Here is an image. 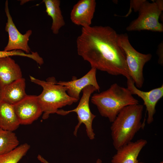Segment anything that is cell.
<instances>
[{"instance_id": "6da1fadb", "label": "cell", "mask_w": 163, "mask_h": 163, "mask_svg": "<svg viewBox=\"0 0 163 163\" xmlns=\"http://www.w3.org/2000/svg\"><path fill=\"white\" fill-rule=\"evenodd\" d=\"M118 34L108 26L82 27L76 39L78 54L91 68L114 75L130 78L124 53L118 41Z\"/></svg>"}, {"instance_id": "7a4b0ae2", "label": "cell", "mask_w": 163, "mask_h": 163, "mask_svg": "<svg viewBox=\"0 0 163 163\" xmlns=\"http://www.w3.org/2000/svg\"><path fill=\"white\" fill-rule=\"evenodd\" d=\"M144 106L129 105L119 113L110 127L113 145L117 150L132 141L136 134L143 127L141 120Z\"/></svg>"}, {"instance_id": "3957f363", "label": "cell", "mask_w": 163, "mask_h": 163, "mask_svg": "<svg viewBox=\"0 0 163 163\" xmlns=\"http://www.w3.org/2000/svg\"><path fill=\"white\" fill-rule=\"evenodd\" d=\"M92 103L97 107L101 115L112 123L120 112L125 107L139 104L127 88L117 83L112 84L106 90L94 94Z\"/></svg>"}, {"instance_id": "277c9868", "label": "cell", "mask_w": 163, "mask_h": 163, "mask_svg": "<svg viewBox=\"0 0 163 163\" xmlns=\"http://www.w3.org/2000/svg\"><path fill=\"white\" fill-rule=\"evenodd\" d=\"M31 82L41 86V93L37 96L38 101L45 120L51 114L56 113L59 109L70 105L78 100L70 97L67 93V88L57 84L53 77H49L46 81L41 80L30 76Z\"/></svg>"}, {"instance_id": "5b68a950", "label": "cell", "mask_w": 163, "mask_h": 163, "mask_svg": "<svg viewBox=\"0 0 163 163\" xmlns=\"http://www.w3.org/2000/svg\"><path fill=\"white\" fill-rule=\"evenodd\" d=\"M118 41L124 53L130 78L136 87L142 88L144 81L143 67L151 60L152 55L142 53L136 50L130 44L126 34H118Z\"/></svg>"}, {"instance_id": "8992f818", "label": "cell", "mask_w": 163, "mask_h": 163, "mask_svg": "<svg viewBox=\"0 0 163 163\" xmlns=\"http://www.w3.org/2000/svg\"><path fill=\"white\" fill-rule=\"evenodd\" d=\"M162 11L155 2L151 3L144 0L138 11V18L130 23L126 28V30L163 32V24L159 22Z\"/></svg>"}, {"instance_id": "52a82bcc", "label": "cell", "mask_w": 163, "mask_h": 163, "mask_svg": "<svg viewBox=\"0 0 163 163\" xmlns=\"http://www.w3.org/2000/svg\"><path fill=\"white\" fill-rule=\"evenodd\" d=\"M97 91L95 88L93 86H86L82 90V96L75 108L69 110L59 109L56 113L57 114L62 116L73 112L76 113L78 122L73 132L74 135L76 136L80 126L82 124H83L85 125L86 133L88 138L90 140L95 138V135L92 128V123L96 116L91 112L89 102L91 94Z\"/></svg>"}, {"instance_id": "ba28073f", "label": "cell", "mask_w": 163, "mask_h": 163, "mask_svg": "<svg viewBox=\"0 0 163 163\" xmlns=\"http://www.w3.org/2000/svg\"><path fill=\"white\" fill-rule=\"evenodd\" d=\"M5 11L7 18V22L5 27V30L8 35V44L5 47L4 51H10L21 50L27 54H30V48L28 45L29 38L32 34V31L27 30L24 34L18 30L14 24L10 14L8 2L6 0L5 5Z\"/></svg>"}, {"instance_id": "9c48e42d", "label": "cell", "mask_w": 163, "mask_h": 163, "mask_svg": "<svg viewBox=\"0 0 163 163\" xmlns=\"http://www.w3.org/2000/svg\"><path fill=\"white\" fill-rule=\"evenodd\" d=\"M13 106L20 125L31 124L43 113L37 96L27 95Z\"/></svg>"}, {"instance_id": "30bf717a", "label": "cell", "mask_w": 163, "mask_h": 163, "mask_svg": "<svg viewBox=\"0 0 163 163\" xmlns=\"http://www.w3.org/2000/svg\"><path fill=\"white\" fill-rule=\"evenodd\" d=\"M127 88L132 94L137 95L143 100L147 113V122L148 124H150L154 120L156 105L163 96V85L149 91H144L140 90L135 86L131 78L127 79Z\"/></svg>"}, {"instance_id": "8fae6325", "label": "cell", "mask_w": 163, "mask_h": 163, "mask_svg": "<svg viewBox=\"0 0 163 163\" xmlns=\"http://www.w3.org/2000/svg\"><path fill=\"white\" fill-rule=\"evenodd\" d=\"M97 70L95 68H91L85 75L79 78L73 76L70 81H59L57 82V84L66 87L68 94L71 97L78 101L81 91L88 86H93L97 91H99L100 87L96 77Z\"/></svg>"}, {"instance_id": "7c38bea8", "label": "cell", "mask_w": 163, "mask_h": 163, "mask_svg": "<svg viewBox=\"0 0 163 163\" xmlns=\"http://www.w3.org/2000/svg\"><path fill=\"white\" fill-rule=\"evenodd\" d=\"M95 0H80L73 7L70 19L74 24L86 27L91 26L96 7Z\"/></svg>"}, {"instance_id": "4fadbf2b", "label": "cell", "mask_w": 163, "mask_h": 163, "mask_svg": "<svg viewBox=\"0 0 163 163\" xmlns=\"http://www.w3.org/2000/svg\"><path fill=\"white\" fill-rule=\"evenodd\" d=\"M147 143V141L143 139L128 143L116 150L117 152L112 157L111 162L139 163L138 155Z\"/></svg>"}, {"instance_id": "5bb4252c", "label": "cell", "mask_w": 163, "mask_h": 163, "mask_svg": "<svg viewBox=\"0 0 163 163\" xmlns=\"http://www.w3.org/2000/svg\"><path fill=\"white\" fill-rule=\"evenodd\" d=\"M25 87L24 78L16 80L0 88V100L13 105L27 96Z\"/></svg>"}, {"instance_id": "9a60e30c", "label": "cell", "mask_w": 163, "mask_h": 163, "mask_svg": "<svg viewBox=\"0 0 163 163\" xmlns=\"http://www.w3.org/2000/svg\"><path fill=\"white\" fill-rule=\"evenodd\" d=\"M22 77L21 69L10 57L0 58V88Z\"/></svg>"}, {"instance_id": "2e32d148", "label": "cell", "mask_w": 163, "mask_h": 163, "mask_svg": "<svg viewBox=\"0 0 163 163\" xmlns=\"http://www.w3.org/2000/svg\"><path fill=\"white\" fill-rule=\"evenodd\" d=\"M20 125L13 105L0 100V128L13 132Z\"/></svg>"}, {"instance_id": "e0dca14e", "label": "cell", "mask_w": 163, "mask_h": 163, "mask_svg": "<svg viewBox=\"0 0 163 163\" xmlns=\"http://www.w3.org/2000/svg\"><path fill=\"white\" fill-rule=\"evenodd\" d=\"M48 15L51 17L52 22L51 29L54 34H57L65 24L60 8L59 0H43Z\"/></svg>"}, {"instance_id": "ac0fdd59", "label": "cell", "mask_w": 163, "mask_h": 163, "mask_svg": "<svg viewBox=\"0 0 163 163\" xmlns=\"http://www.w3.org/2000/svg\"><path fill=\"white\" fill-rule=\"evenodd\" d=\"M19 143L13 132L0 128V155L12 151L18 146Z\"/></svg>"}, {"instance_id": "d6986e66", "label": "cell", "mask_w": 163, "mask_h": 163, "mask_svg": "<svg viewBox=\"0 0 163 163\" xmlns=\"http://www.w3.org/2000/svg\"><path fill=\"white\" fill-rule=\"evenodd\" d=\"M30 148L27 143L21 145L12 151L0 155V163H18Z\"/></svg>"}, {"instance_id": "ffe728a7", "label": "cell", "mask_w": 163, "mask_h": 163, "mask_svg": "<svg viewBox=\"0 0 163 163\" xmlns=\"http://www.w3.org/2000/svg\"><path fill=\"white\" fill-rule=\"evenodd\" d=\"M17 56L26 57L31 59L40 65H42L44 62L43 59L37 52H31V53L27 54L21 50H15L10 51H0V58Z\"/></svg>"}, {"instance_id": "44dd1931", "label": "cell", "mask_w": 163, "mask_h": 163, "mask_svg": "<svg viewBox=\"0 0 163 163\" xmlns=\"http://www.w3.org/2000/svg\"><path fill=\"white\" fill-rule=\"evenodd\" d=\"M144 0H133L130 1V8L131 10L133 8L135 12L138 11L140 6Z\"/></svg>"}, {"instance_id": "7402d4cb", "label": "cell", "mask_w": 163, "mask_h": 163, "mask_svg": "<svg viewBox=\"0 0 163 163\" xmlns=\"http://www.w3.org/2000/svg\"><path fill=\"white\" fill-rule=\"evenodd\" d=\"M157 54L158 56V63L163 65V43H161L158 45Z\"/></svg>"}, {"instance_id": "603a6c76", "label": "cell", "mask_w": 163, "mask_h": 163, "mask_svg": "<svg viewBox=\"0 0 163 163\" xmlns=\"http://www.w3.org/2000/svg\"><path fill=\"white\" fill-rule=\"evenodd\" d=\"M158 7L162 10H163V0H156L155 2Z\"/></svg>"}, {"instance_id": "cb8c5ba5", "label": "cell", "mask_w": 163, "mask_h": 163, "mask_svg": "<svg viewBox=\"0 0 163 163\" xmlns=\"http://www.w3.org/2000/svg\"><path fill=\"white\" fill-rule=\"evenodd\" d=\"M47 163H49L48 162ZM95 163H102V161L101 160L98 158L97 160Z\"/></svg>"}, {"instance_id": "d4e9b609", "label": "cell", "mask_w": 163, "mask_h": 163, "mask_svg": "<svg viewBox=\"0 0 163 163\" xmlns=\"http://www.w3.org/2000/svg\"><path fill=\"white\" fill-rule=\"evenodd\" d=\"M160 163H163V161H161Z\"/></svg>"}]
</instances>
